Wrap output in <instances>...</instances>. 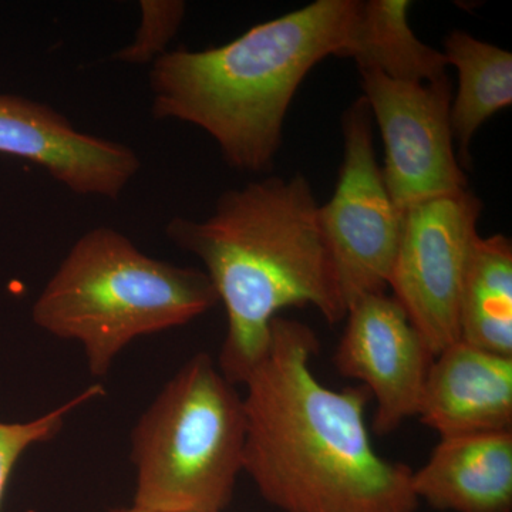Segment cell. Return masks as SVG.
I'll return each mask as SVG.
<instances>
[{
	"label": "cell",
	"instance_id": "1",
	"mask_svg": "<svg viewBox=\"0 0 512 512\" xmlns=\"http://www.w3.org/2000/svg\"><path fill=\"white\" fill-rule=\"evenodd\" d=\"M318 350L306 323L272 322L244 382L245 473L282 512H416L412 468L373 447L366 387H326L312 369Z\"/></svg>",
	"mask_w": 512,
	"mask_h": 512
},
{
	"label": "cell",
	"instance_id": "2",
	"mask_svg": "<svg viewBox=\"0 0 512 512\" xmlns=\"http://www.w3.org/2000/svg\"><path fill=\"white\" fill-rule=\"evenodd\" d=\"M319 208L305 175L266 177L225 191L205 220L175 217L165 227L175 247L204 264L224 305L217 365L235 386L265 355L282 309L313 306L330 325L346 318Z\"/></svg>",
	"mask_w": 512,
	"mask_h": 512
},
{
	"label": "cell",
	"instance_id": "3",
	"mask_svg": "<svg viewBox=\"0 0 512 512\" xmlns=\"http://www.w3.org/2000/svg\"><path fill=\"white\" fill-rule=\"evenodd\" d=\"M359 0H316L205 50L177 49L151 64V113L201 128L238 171L268 173L286 114L309 72L340 55Z\"/></svg>",
	"mask_w": 512,
	"mask_h": 512
},
{
	"label": "cell",
	"instance_id": "4",
	"mask_svg": "<svg viewBox=\"0 0 512 512\" xmlns=\"http://www.w3.org/2000/svg\"><path fill=\"white\" fill-rule=\"evenodd\" d=\"M204 271L144 254L123 232L90 229L74 242L32 309L36 326L79 343L94 377L109 375L130 343L214 308Z\"/></svg>",
	"mask_w": 512,
	"mask_h": 512
},
{
	"label": "cell",
	"instance_id": "5",
	"mask_svg": "<svg viewBox=\"0 0 512 512\" xmlns=\"http://www.w3.org/2000/svg\"><path fill=\"white\" fill-rule=\"evenodd\" d=\"M244 400L207 353L163 387L131 433L133 505L158 512H222L244 471Z\"/></svg>",
	"mask_w": 512,
	"mask_h": 512
},
{
	"label": "cell",
	"instance_id": "6",
	"mask_svg": "<svg viewBox=\"0 0 512 512\" xmlns=\"http://www.w3.org/2000/svg\"><path fill=\"white\" fill-rule=\"evenodd\" d=\"M343 163L328 204L320 205L325 235L346 308L389 289L402 232L396 207L377 164L373 117L365 97L343 114Z\"/></svg>",
	"mask_w": 512,
	"mask_h": 512
},
{
	"label": "cell",
	"instance_id": "7",
	"mask_svg": "<svg viewBox=\"0 0 512 512\" xmlns=\"http://www.w3.org/2000/svg\"><path fill=\"white\" fill-rule=\"evenodd\" d=\"M481 211L470 188L403 211L389 288L433 356L460 340L461 286Z\"/></svg>",
	"mask_w": 512,
	"mask_h": 512
},
{
	"label": "cell",
	"instance_id": "8",
	"mask_svg": "<svg viewBox=\"0 0 512 512\" xmlns=\"http://www.w3.org/2000/svg\"><path fill=\"white\" fill-rule=\"evenodd\" d=\"M384 143V184L396 207L467 190L450 124L451 82L414 83L359 69Z\"/></svg>",
	"mask_w": 512,
	"mask_h": 512
},
{
	"label": "cell",
	"instance_id": "9",
	"mask_svg": "<svg viewBox=\"0 0 512 512\" xmlns=\"http://www.w3.org/2000/svg\"><path fill=\"white\" fill-rule=\"evenodd\" d=\"M333 363L376 399L373 430L393 433L417 417L433 353L399 302L387 293L357 299L346 313Z\"/></svg>",
	"mask_w": 512,
	"mask_h": 512
},
{
	"label": "cell",
	"instance_id": "10",
	"mask_svg": "<svg viewBox=\"0 0 512 512\" xmlns=\"http://www.w3.org/2000/svg\"><path fill=\"white\" fill-rule=\"evenodd\" d=\"M0 154L42 167L67 190L117 201L141 168L133 148L84 133L40 101L0 94Z\"/></svg>",
	"mask_w": 512,
	"mask_h": 512
},
{
	"label": "cell",
	"instance_id": "11",
	"mask_svg": "<svg viewBox=\"0 0 512 512\" xmlns=\"http://www.w3.org/2000/svg\"><path fill=\"white\" fill-rule=\"evenodd\" d=\"M417 417L444 437L512 430V357L458 342L431 363Z\"/></svg>",
	"mask_w": 512,
	"mask_h": 512
},
{
	"label": "cell",
	"instance_id": "12",
	"mask_svg": "<svg viewBox=\"0 0 512 512\" xmlns=\"http://www.w3.org/2000/svg\"><path fill=\"white\" fill-rule=\"evenodd\" d=\"M412 488L434 510L512 512V430L440 439Z\"/></svg>",
	"mask_w": 512,
	"mask_h": 512
},
{
	"label": "cell",
	"instance_id": "13",
	"mask_svg": "<svg viewBox=\"0 0 512 512\" xmlns=\"http://www.w3.org/2000/svg\"><path fill=\"white\" fill-rule=\"evenodd\" d=\"M410 8L409 0H359L338 57L355 60L357 69L376 70L400 82H446V56L414 35Z\"/></svg>",
	"mask_w": 512,
	"mask_h": 512
},
{
	"label": "cell",
	"instance_id": "14",
	"mask_svg": "<svg viewBox=\"0 0 512 512\" xmlns=\"http://www.w3.org/2000/svg\"><path fill=\"white\" fill-rule=\"evenodd\" d=\"M443 55L456 67L458 89L451 100L450 124L461 167L470 168V146L485 121L512 103V55L508 50L453 30Z\"/></svg>",
	"mask_w": 512,
	"mask_h": 512
},
{
	"label": "cell",
	"instance_id": "15",
	"mask_svg": "<svg viewBox=\"0 0 512 512\" xmlns=\"http://www.w3.org/2000/svg\"><path fill=\"white\" fill-rule=\"evenodd\" d=\"M460 340L512 357V244L503 234L478 237L461 286Z\"/></svg>",
	"mask_w": 512,
	"mask_h": 512
},
{
	"label": "cell",
	"instance_id": "16",
	"mask_svg": "<svg viewBox=\"0 0 512 512\" xmlns=\"http://www.w3.org/2000/svg\"><path fill=\"white\" fill-rule=\"evenodd\" d=\"M104 389L100 384L87 387L82 393L60 404L56 409L36 419L22 421V423H2L0 421V507L5 497L9 478L19 458L36 444L47 443L55 439L62 431L67 417L80 409L84 404L92 402L103 396Z\"/></svg>",
	"mask_w": 512,
	"mask_h": 512
},
{
	"label": "cell",
	"instance_id": "17",
	"mask_svg": "<svg viewBox=\"0 0 512 512\" xmlns=\"http://www.w3.org/2000/svg\"><path fill=\"white\" fill-rule=\"evenodd\" d=\"M141 20L130 45L114 53L117 62L144 66L168 52L183 25L187 5L181 0H141Z\"/></svg>",
	"mask_w": 512,
	"mask_h": 512
},
{
	"label": "cell",
	"instance_id": "18",
	"mask_svg": "<svg viewBox=\"0 0 512 512\" xmlns=\"http://www.w3.org/2000/svg\"><path fill=\"white\" fill-rule=\"evenodd\" d=\"M109 512H158V511L144 510V508L136 507V505H130V507L114 508V510H111Z\"/></svg>",
	"mask_w": 512,
	"mask_h": 512
}]
</instances>
